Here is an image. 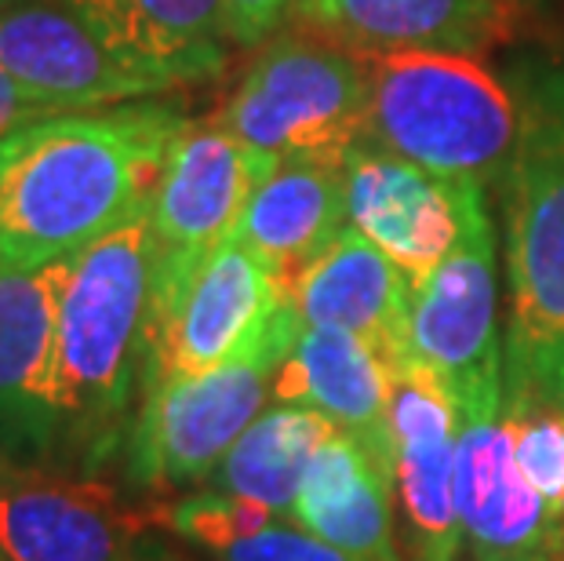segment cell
I'll list each match as a JSON object with an SVG mask.
<instances>
[{"instance_id":"cell-1","label":"cell","mask_w":564,"mask_h":561,"mask_svg":"<svg viewBox=\"0 0 564 561\" xmlns=\"http://www.w3.org/2000/svg\"><path fill=\"white\" fill-rule=\"evenodd\" d=\"M175 106L124 103L74 110L0 139V262L44 267L113 230L150 201Z\"/></svg>"},{"instance_id":"cell-2","label":"cell","mask_w":564,"mask_h":561,"mask_svg":"<svg viewBox=\"0 0 564 561\" xmlns=\"http://www.w3.org/2000/svg\"><path fill=\"white\" fill-rule=\"evenodd\" d=\"M158 234L150 201L69 256L58 300L55 412L58 438L106 452L147 357Z\"/></svg>"},{"instance_id":"cell-3","label":"cell","mask_w":564,"mask_h":561,"mask_svg":"<svg viewBox=\"0 0 564 561\" xmlns=\"http://www.w3.org/2000/svg\"><path fill=\"white\" fill-rule=\"evenodd\" d=\"M365 58V142L419 169L485 186L510 169L521 110L477 55L401 47Z\"/></svg>"},{"instance_id":"cell-4","label":"cell","mask_w":564,"mask_h":561,"mask_svg":"<svg viewBox=\"0 0 564 561\" xmlns=\"http://www.w3.org/2000/svg\"><path fill=\"white\" fill-rule=\"evenodd\" d=\"M507 401L564 409V91L521 110L507 169Z\"/></svg>"},{"instance_id":"cell-5","label":"cell","mask_w":564,"mask_h":561,"mask_svg":"<svg viewBox=\"0 0 564 561\" xmlns=\"http://www.w3.org/2000/svg\"><path fill=\"white\" fill-rule=\"evenodd\" d=\"M299 325L281 278L230 237L212 252H161L153 270L142 384L204 376Z\"/></svg>"},{"instance_id":"cell-6","label":"cell","mask_w":564,"mask_h":561,"mask_svg":"<svg viewBox=\"0 0 564 561\" xmlns=\"http://www.w3.org/2000/svg\"><path fill=\"white\" fill-rule=\"evenodd\" d=\"M365 58L303 30L284 33L248 66L219 125L267 158L343 169L365 142Z\"/></svg>"},{"instance_id":"cell-7","label":"cell","mask_w":564,"mask_h":561,"mask_svg":"<svg viewBox=\"0 0 564 561\" xmlns=\"http://www.w3.org/2000/svg\"><path fill=\"white\" fill-rule=\"evenodd\" d=\"M303 321L241 362L204 376H153L131 427V474L142 485H189L219 471L241 434L262 416L278 368Z\"/></svg>"},{"instance_id":"cell-8","label":"cell","mask_w":564,"mask_h":561,"mask_svg":"<svg viewBox=\"0 0 564 561\" xmlns=\"http://www.w3.org/2000/svg\"><path fill=\"white\" fill-rule=\"evenodd\" d=\"M408 346L448 387L459 416L507 409L496 230L485 208L474 212L463 241L412 284Z\"/></svg>"},{"instance_id":"cell-9","label":"cell","mask_w":564,"mask_h":561,"mask_svg":"<svg viewBox=\"0 0 564 561\" xmlns=\"http://www.w3.org/2000/svg\"><path fill=\"white\" fill-rule=\"evenodd\" d=\"M158 521L95 477L0 467V561H142Z\"/></svg>"},{"instance_id":"cell-10","label":"cell","mask_w":564,"mask_h":561,"mask_svg":"<svg viewBox=\"0 0 564 561\" xmlns=\"http://www.w3.org/2000/svg\"><path fill=\"white\" fill-rule=\"evenodd\" d=\"M343 190L350 226L412 284L463 241L474 212L485 208V186L434 175L376 147H357L346 158Z\"/></svg>"},{"instance_id":"cell-11","label":"cell","mask_w":564,"mask_h":561,"mask_svg":"<svg viewBox=\"0 0 564 561\" xmlns=\"http://www.w3.org/2000/svg\"><path fill=\"white\" fill-rule=\"evenodd\" d=\"M455 504L477 561H557L564 554V515H554L528 485L507 409L459 416Z\"/></svg>"},{"instance_id":"cell-12","label":"cell","mask_w":564,"mask_h":561,"mask_svg":"<svg viewBox=\"0 0 564 561\" xmlns=\"http://www.w3.org/2000/svg\"><path fill=\"white\" fill-rule=\"evenodd\" d=\"M0 66L58 110H102L164 91L121 63L66 0H0Z\"/></svg>"},{"instance_id":"cell-13","label":"cell","mask_w":564,"mask_h":561,"mask_svg":"<svg viewBox=\"0 0 564 561\" xmlns=\"http://www.w3.org/2000/svg\"><path fill=\"white\" fill-rule=\"evenodd\" d=\"M390 445L398 488L419 561H455L463 540L455 504V449L459 409L437 373L408 354L393 365L390 384Z\"/></svg>"},{"instance_id":"cell-14","label":"cell","mask_w":564,"mask_h":561,"mask_svg":"<svg viewBox=\"0 0 564 561\" xmlns=\"http://www.w3.org/2000/svg\"><path fill=\"white\" fill-rule=\"evenodd\" d=\"M278 164V158L245 147L219 121H186L167 142L150 194L158 248L161 252H212L230 241L256 186Z\"/></svg>"},{"instance_id":"cell-15","label":"cell","mask_w":564,"mask_h":561,"mask_svg":"<svg viewBox=\"0 0 564 561\" xmlns=\"http://www.w3.org/2000/svg\"><path fill=\"white\" fill-rule=\"evenodd\" d=\"M69 256L44 267L0 262V456H37L58 441L55 339Z\"/></svg>"},{"instance_id":"cell-16","label":"cell","mask_w":564,"mask_h":561,"mask_svg":"<svg viewBox=\"0 0 564 561\" xmlns=\"http://www.w3.org/2000/svg\"><path fill=\"white\" fill-rule=\"evenodd\" d=\"M288 303L303 325L361 336L387 357L390 368L412 354V281L354 226H346L314 262L295 273L288 284Z\"/></svg>"},{"instance_id":"cell-17","label":"cell","mask_w":564,"mask_h":561,"mask_svg":"<svg viewBox=\"0 0 564 561\" xmlns=\"http://www.w3.org/2000/svg\"><path fill=\"white\" fill-rule=\"evenodd\" d=\"M292 19L350 52H488L510 41L518 0H295Z\"/></svg>"},{"instance_id":"cell-18","label":"cell","mask_w":564,"mask_h":561,"mask_svg":"<svg viewBox=\"0 0 564 561\" xmlns=\"http://www.w3.org/2000/svg\"><path fill=\"white\" fill-rule=\"evenodd\" d=\"M390 384L393 368L376 346L343 328L303 325L273 379L281 404H306L357 438L368 456L393 477L390 445Z\"/></svg>"},{"instance_id":"cell-19","label":"cell","mask_w":564,"mask_h":561,"mask_svg":"<svg viewBox=\"0 0 564 561\" xmlns=\"http://www.w3.org/2000/svg\"><path fill=\"white\" fill-rule=\"evenodd\" d=\"M113 55L161 88L223 69V0H66Z\"/></svg>"},{"instance_id":"cell-20","label":"cell","mask_w":564,"mask_h":561,"mask_svg":"<svg viewBox=\"0 0 564 561\" xmlns=\"http://www.w3.org/2000/svg\"><path fill=\"white\" fill-rule=\"evenodd\" d=\"M390 493L393 477L339 431L314 452L288 518L350 561H404L393 543Z\"/></svg>"},{"instance_id":"cell-21","label":"cell","mask_w":564,"mask_h":561,"mask_svg":"<svg viewBox=\"0 0 564 561\" xmlns=\"http://www.w3.org/2000/svg\"><path fill=\"white\" fill-rule=\"evenodd\" d=\"M346 226L350 219L339 164L281 161L256 186L234 237L278 273L288 292L295 273L314 262Z\"/></svg>"},{"instance_id":"cell-22","label":"cell","mask_w":564,"mask_h":561,"mask_svg":"<svg viewBox=\"0 0 564 561\" xmlns=\"http://www.w3.org/2000/svg\"><path fill=\"white\" fill-rule=\"evenodd\" d=\"M332 434H339V427L328 416L306 404H278L262 412L226 452L215 482L223 493L256 499L273 515H292L310 460Z\"/></svg>"},{"instance_id":"cell-23","label":"cell","mask_w":564,"mask_h":561,"mask_svg":"<svg viewBox=\"0 0 564 561\" xmlns=\"http://www.w3.org/2000/svg\"><path fill=\"white\" fill-rule=\"evenodd\" d=\"M270 521H273L270 507L256 504V499L234 496V493H200L164 510L167 529H175L178 536H186V540L208 547L215 554L248 540V536L262 532Z\"/></svg>"},{"instance_id":"cell-24","label":"cell","mask_w":564,"mask_h":561,"mask_svg":"<svg viewBox=\"0 0 564 561\" xmlns=\"http://www.w3.org/2000/svg\"><path fill=\"white\" fill-rule=\"evenodd\" d=\"M507 412L518 427V463L528 485L554 515H564V409L507 401Z\"/></svg>"},{"instance_id":"cell-25","label":"cell","mask_w":564,"mask_h":561,"mask_svg":"<svg viewBox=\"0 0 564 561\" xmlns=\"http://www.w3.org/2000/svg\"><path fill=\"white\" fill-rule=\"evenodd\" d=\"M219 561H350V558L339 547L317 540L314 532L270 521L262 532L219 551Z\"/></svg>"},{"instance_id":"cell-26","label":"cell","mask_w":564,"mask_h":561,"mask_svg":"<svg viewBox=\"0 0 564 561\" xmlns=\"http://www.w3.org/2000/svg\"><path fill=\"white\" fill-rule=\"evenodd\" d=\"M295 0H223V30L226 41L256 47L273 37V30L292 15Z\"/></svg>"},{"instance_id":"cell-27","label":"cell","mask_w":564,"mask_h":561,"mask_svg":"<svg viewBox=\"0 0 564 561\" xmlns=\"http://www.w3.org/2000/svg\"><path fill=\"white\" fill-rule=\"evenodd\" d=\"M58 114H74V110H58V106L37 99V95L22 88L19 80L0 66V139L15 136V131L47 121V117H58Z\"/></svg>"},{"instance_id":"cell-28","label":"cell","mask_w":564,"mask_h":561,"mask_svg":"<svg viewBox=\"0 0 564 561\" xmlns=\"http://www.w3.org/2000/svg\"><path fill=\"white\" fill-rule=\"evenodd\" d=\"M557 561H564V554H561V558H557Z\"/></svg>"}]
</instances>
